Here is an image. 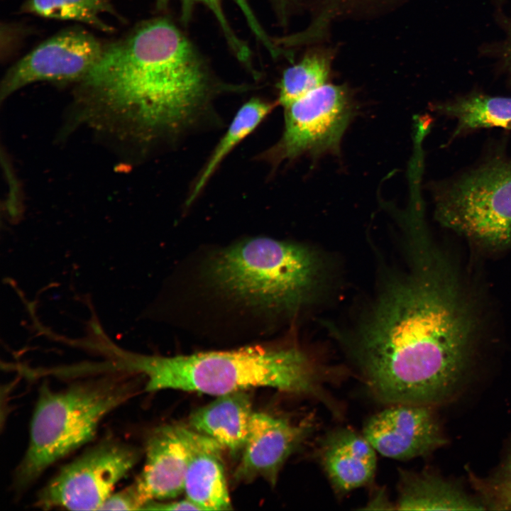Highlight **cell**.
Returning a JSON list of instances; mask_svg holds the SVG:
<instances>
[{"mask_svg": "<svg viewBox=\"0 0 511 511\" xmlns=\"http://www.w3.org/2000/svg\"><path fill=\"white\" fill-rule=\"evenodd\" d=\"M416 237L411 271L379 298L356 351L365 383L388 405L447 397L466 372L476 332L454 268L426 233Z\"/></svg>", "mask_w": 511, "mask_h": 511, "instance_id": "obj_1", "label": "cell"}, {"mask_svg": "<svg viewBox=\"0 0 511 511\" xmlns=\"http://www.w3.org/2000/svg\"><path fill=\"white\" fill-rule=\"evenodd\" d=\"M80 82L93 106L147 139L177 133L194 121L209 88L189 40L163 18L142 23L104 46Z\"/></svg>", "mask_w": 511, "mask_h": 511, "instance_id": "obj_2", "label": "cell"}, {"mask_svg": "<svg viewBox=\"0 0 511 511\" xmlns=\"http://www.w3.org/2000/svg\"><path fill=\"white\" fill-rule=\"evenodd\" d=\"M136 373L148 392L174 389L219 396L256 387L307 395L331 406L319 370L296 348L251 346L171 357L141 356Z\"/></svg>", "mask_w": 511, "mask_h": 511, "instance_id": "obj_3", "label": "cell"}, {"mask_svg": "<svg viewBox=\"0 0 511 511\" xmlns=\"http://www.w3.org/2000/svg\"><path fill=\"white\" fill-rule=\"evenodd\" d=\"M139 373L76 380L55 390L45 383L32 417L28 446L13 476L23 492L52 464L91 441L103 419L138 392Z\"/></svg>", "mask_w": 511, "mask_h": 511, "instance_id": "obj_4", "label": "cell"}, {"mask_svg": "<svg viewBox=\"0 0 511 511\" xmlns=\"http://www.w3.org/2000/svg\"><path fill=\"white\" fill-rule=\"evenodd\" d=\"M320 270L318 256L307 248L260 237L221 252L210 275L223 290L254 304L292 309L307 300Z\"/></svg>", "mask_w": 511, "mask_h": 511, "instance_id": "obj_5", "label": "cell"}, {"mask_svg": "<svg viewBox=\"0 0 511 511\" xmlns=\"http://www.w3.org/2000/svg\"><path fill=\"white\" fill-rule=\"evenodd\" d=\"M437 221L483 248L511 244V159H496L434 191Z\"/></svg>", "mask_w": 511, "mask_h": 511, "instance_id": "obj_6", "label": "cell"}, {"mask_svg": "<svg viewBox=\"0 0 511 511\" xmlns=\"http://www.w3.org/2000/svg\"><path fill=\"white\" fill-rule=\"evenodd\" d=\"M140 454L129 443L101 440L62 466L40 490L35 505L43 510H99Z\"/></svg>", "mask_w": 511, "mask_h": 511, "instance_id": "obj_7", "label": "cell"}, {"mask_svg": "<svg viewBox=\"0 0 511 511\" xmlns=\"http://www.w3.org/2000/svg\"><path fill=\"white\" fill-rule=\"evenodd\" d=\"M283 107L282 135L263 153V159L279 165L304 154L317 157L339 153L354 111L346 87L325 84Z\"/></svg>", "mask_w": 511, "mask_h": 511, "instance_id": "obj_8", "label": "cell"}, {"mask_svg": "<svg viewBox=\"0 0 511 511\" xmlns=\"http://www.w3.org/2000/svg\"><path fill=\"white\" fill-rule=\"evenodd\" d=\"M104 47L93 35L80 28L55 35L9 70L1 83V99L36 82H80L97 63Z\"/></svg>", "mask_w": 511, "mask_h": 511, "instance_id": "obj_9", "label": "cell"}, {"mask_svg": "<svg viewBox=\"0 0 511 511\" xmlns=\"http://www.w3.org/2000/svg\"><path fill=\"white\" fill-rule=\"evenodd\" d=\"M430 405L392 404L366 422L363 434L376 452L397 460L430 453L444 443Z\"/></svg>", "mask_w": 511, "mask_h": 511, "instance_id": "obj_10", "label": "cell"}, {"mask_svg": "<svg viewBox=\"0 0 511 511\" xmlns=\"http://www.w3.org/2000/svg\"><path fill=\"white\" fill-rule=\"evenodd\" d=\"M313 424L299 423L254 412L236 478L250 480L262 477L272 484L289 456L310 434Z\"/></svg>", "mask_w": 511, "mask_h": 511, "instance_id": "obj_11", "label": "cell"}, {"mask_svg": "<svg viewBox=\"0 0 511 511\" xmlns=\"http://www.w3.org/2000/svg\"><path fill=\"white\" fill-rule=\"evenodd\" d=\"M145 455L143 470L135 481L145 506L176 498L184 491L189 456L185 427L155 428L146 439Z\"/></svg>", "mask_w": 511, "mask_h": 511, "instance_id": "obj_12", "label": "cell"}, {"mask_svg": "<svg viewBox=\"0 0 511 511\" xmlns=\"http://www.w3.org/2000/svg\"><path fill=\"white\" fill-rule=\"evenodd\" d=\"M319 459L333 488L346 494L369 484L377 464L376 451L363 434L350 428L329 432L320 443Z\"/></svg>", "mask_w": 511, "mask_h": 511, "instance_id": "obj_13", "label": "cell"}, {"mask_svg": "<svg viewBox=\"0 0 511 511\" xmlns=\"http://www.w3.org/2000/svg\"><path fill=\"white\" fill-rule=\"evenodd\" d=\"M189 456L184 491L202 510L231 509L221 458L224 449L211 438L186 427Z\"/></svg>", "mask_w": 511, "mask_h": 511, "instance_id": "obj_14", "label": "cell"}, {"mask_svg": "<svg viewBox=\"0 0 511 511\" xmlns=\"http://www.w3.org/2000/svg\"><path fill=\"white\" fill-rule=\"evenodd\" d=\"M254 411L246 390L217 396L195 410L189 417L191 428L206 435L231 452L243 449Z\"/></svg>", "mask_w": 511, "mask_h": 511, "instance_id": "obj_15", "label": "cell"}, {"mask_svg": "<svg viewBox=\"0 0 511 511\" xmlns=\"http://www.w3.org/2000/svg\"><path fill=\"white\" fill-rule=\"evenodd\" d=\"M396 509L400 510H477L481 504L436 477L402 472Z\"/></svg>", "mask_w": 511, "mask_h": 511, "instance_id": "obj_16", "label": "cell"}, {"mask_svg": "<svg viewBox=\"0 0 511 511\" xmlns=\"http://www.w3.org/2000/svg\"><path fill=\"white\" fill-rule=\"evenodd\" d=\"M434 109L456 121L453 136L480 128L511 129V98L472 94L436 104Z\"/></svg>", "mask_w": 511, "mask_h": 511, "instance_id": "obj_17", "label": "cell"}, {"mask_svg": "<svg viewBox=\"0 0 511 511\" xmlns=\"http://www.w3.org/2000/svg\"><path fill=\"white\" fill-rule=\"evenodd\" d=\"M273 107L259 99H252L241 106L196 179L187 197L188 205L199 195L225 158L259 126Z\"/></svg>", "mask_w": 511, "mask_h": 511, "instance_id": "obj_18", "label": "cell"}, {"mask_svg": "<svg viewBox=\"0 0 511 511\" xmlns=\"http://www.w3.org/2000/svg\"><path fill=\"white\" fill-rule=\"evenodd\" d=\"M331 60L324 52H312L283 72L278 103L285 106L326 84Z\"/></svg>", "mask_w": 511, "mask_h": 511, "instance_id": "obj_19", "label": "cell"}, {"mask_svg": "<svg viewBox=\"0 0 511 511\" xmlns=\"http://www.w3.org/2000/svg\"><path fill=\"white\" fill-rule=\"evenodd\" d=\"M23 11L45 18L79 21L103 31L112 28L103 13H115L106 0H26Z\"/></svg>", "mask_w": 511, "mask_h": 511, "instance_id": "obj_20", "label": "cell"}, {"mask_svg": "<svg viewBox=\"0 0 511 511\" xmlns=\"http://www.w3.org/2000/svg\"><path fill=\"white\" fill-rule=\"evenodd\" d=\"M160 4H165L169 0H158ZM183 4L190 5L196 3L202 4L206 6L214 15L222 28L224 33L229 44L231 45L233 51L238 58L246 57L249 50L247 45L240 40L233 32L230 27L222 9V0H180ZM240 8L248 26L255 35L265 46L266 48H270L273 46V42L269 38L262 26L260 25L253 10L251 9L248 0H233Z\"/></svg>", "mask_w": 511, "mask_h": 511, "instance_id": "obj_21", "label": "cell"}, {"mask_svg": "<svg viewBox=\"0 0 511 511\" xmlns=\"http://www.w3.org/2000/svg\"><path fill=\"white\" fill-rule=\"evenodd\" d=\"M145 503L135 482L116 493H111L99 510H143Z\"/></svg>", "mask_w": 511, "mask_h": 511, "instance_id": "obj_22", "label": "cell"}, {"mask_svg": "<svg viewBox=\"0 0 511 511\" xmlns=\"http://www.w3.org/2000/svg\"><path fill=\"white\" fill-rule=\"evenodd\" d=\"M143 510H202L195 503L186 498L179 501L163 502L152 501L148 502Z\"/></svg>", "mask_w": 511, "mask_h": 511, "instance_id": "obj_23", "label": "cell"}, {"mask_svg": "<svg viewBox=\"0 0 511 511\" xmlns=\"http://www.w3.org/2000/svg\"><path fill=\"white\" fill-rule=\"evenodd\" d=\"M505 495L509 505H511V458L509 461L507 468L506 480H505Z\"/></svg>", "mask_w": 511, "mask_h": 511, "instance_id": "obj_24", "label": "cell"}]
</instances>
